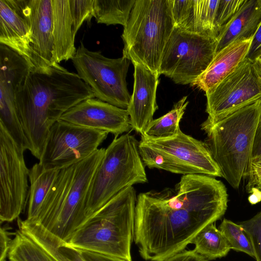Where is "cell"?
<instances>
[{"mask_svg":"<svg viewBox=\"0 0 261 261\" xmlns=\"http://www.w3.org/2000/svg\"><path fill=\"white\" fill-rule=\"evenodd\" d=\"M227 190L203 174L182 175L174 188L140 193L134 239L145 260L163 261L185 249L205 226L225 214Z\"/></svg>","mask_w":261,"mask_h":261,"instance_id":"obj_1","label":"cell"},{"mask_svg":"<svg viewBox=\"0 0 261 261\" xmlns=\"http://www.w3.org/2000/svg\"><path fill=\"white\" fill-rule=\"evenodd\" d=\"M94 97L77 73L58 63L32 70L17 92L16 105L32 155L40 160L52 125L72 107Z\"/></svg>","mask_w":261,"mask_h":261,"instance_id":"obj_2","label":"cell"},{"mask_svg":"<svg viewBox=\"0 0 261 261\" xmlns=\"http://www.w3.org/2000/svg\"><path fill=\"white\" fill-rule=\"evenodd\" d=\"M106 149L61 169L33 222L64 242L86 222V200L95 173Z\"/></svg>","mask_w":261,"mask_h":261,"instance_id":"obj_3","label":"cell"},{"mask_svg":"<svg viewBox=\"0 0 261 261\" xmlns=\"http://www.w3.org/2000/svg\"><path fill=\"white\" fill-rule=\"evenodd\" d=\"M260 110L261 99L221 118H207L201 125L222 177L235 189L248 175Z\"/></svg>","mask_w":261,"mask_h":261,"instance_id":"obj_4","label":"cell"},{"mask_svg":"<svg viewBox=\"0 0 261 261\" xmlns=\"http://www.w3.org/2000/svg\"><path fill=\"white\" fill-rule=\"evenodd\" d=\"M137 198L133 186L123 189L88 218L67 243L80 250L132 261Z\"/></svg>","mask_w":261,"mask_h":261,"instance_id":"obj_5","label":"cell"},{"mask_svg":"<svg viewBox=\"0 0 261 261\" xmlns=\"http://www.w3.org/2000/svg\"><path fill=\"white\" fill-rule=\"evenodd\" d=\"M174 28L169 0H136L121 35L122 56L158 73Z\"/></svg>","mask_w":261,"mask_h":261,"instance_id":"obj_6","label":"cell"},{"mask_svg":"<svg viewBox=\"0 0 261 261\" xmlns=\"http://www.w3.org/2000/svg\"><path fill=\"white\" fill-rule=\"evenodd\" d=\"M139 143L126 133L115 138L106 148L86 198L87 220L123 189L147 181Z\"/></svg>","mask_w":261,"mask_h":261,"instance_id":"obj_7","label":"cell"},{"mask_svg":"<svg viewBox=\"0 0 261 261\" xmlns=\"http://www.w3.org/2000/svg\"><path fill=\"white\" fill-rule=\"evenodd\" d=\"M139 150L145 166L173 173L222 177L220 170L204 142L184 134L152 140L141 139Z\"/></svg>","mask_w":261,"mask_h":261,"instance_id":"obj_8","label":"cell"},{"mask_svg":"<svg viewBox=\"0 0 261 261\" xmlns=\"http://www.w3.org/2000/svg\"><path fill=\"white\" fill-rule=\"evenodd\" d=\"M71 61L77 75L90 87L95 98L127 109L131 97L126 81L129 60L123 56L106 57L100 51L89 50L81 42Z\"/></svg>","mask_w":261,"mask_h":261,"instance_id":"obj_9","label":"cell"},{"mask_svg":"<svg viewBox=\"0 0 261 261\" xmlns=\"http://www.w3.org/2000/svg\"><path fill=\"white\" fill-rule=\"evenodd\" d=\"M216 46V40L174 26L164 48L158 73L177 84H191L212 61Z\"/></svg>","mask_w":261,"mask_h":261,"instance_id":"obj_10","label":"cell"},{"mask_svg":"<svg viewBox=\"0 0 261 261\" xmlns=\"http://www.w3.org/2000/svg\"><path fill=\"white\" fill-rule=\"evenodd\" d=\"M24 150L0 124V221L12 222L24 211L29 195Z\"/></svg>","mask_w":261,"mask_h":261,"instance_id":"obj_11","label":"cell"},{"mask_svg":"<svg viewBox=\"0 0 261 261\" xmlns=\"http://www.w3.org/2000/svg\"><path fill=\"white\" fill-rule=\"evenodd\" d=\"M207 119L216 120L261 99V68L246 58L229 75L205 92Z\"/></svg>","mask_w":261,"mask_h":261,"instance_id":"obj_12","label":"cell"},{"mask_svg":"<svg viewBox=\"0 0 261 261\" xmlns=\"http://www.w3.org/2000/svg\"><path fill=\"white\" fill-rule=\"evenodd\" d=\"M108 134L59 119L49 129L39 163L58 169L77 163L96 151Z\"/></svg>","mask_w":261,"mask_h":261,"instance_id":"obj_13","label":"cell"},{"mask_svg":"<svg viewBox=\"0 0 261 261\" xmlns=\"http://www.w3.org/2000/svg\"><path fill=\"white\" fill-rule=\"evenodd\" d=\"M32 67L22 57L0 44V124L23 150L29 146L17 114L16 97Z\"/></svg>","mask_w":261,"mask_h":261,"instance_id":"obj_14","label":"cell"},{"mask_svg":"<svg viewBox=\"0 0 261 261\" xmlns=\"http://www.w3.org/2000/svg\"><path fill=\"white\" fill-rule=\"evenodd\" d=\"M27 21L31 37L33 69L56 63L53 34L51 0H8Z\"/></svg>","mask_w":261,"mask_h":261,"instance_id":"obj_15","label":"cell"},{"mask_svg":"<svg viewBox=\"0 0 261 261\" xmlns=\"http://www.w3.org/2000/svg\"><path fill=\"white\" fill-rule=\"evenodd\" d=\"M93 0H51L54 58L58 64L76 53L75 36L85 21L92 18Z\"/></svg>","mask_w":261,"mask_h":261,"instance_id":"obj_16","label":"cell"},{"mask_svg":"<svg viewBox=\"0 0 261 261\" xmlns=\"http://www.w3.org/2000/svg\"><path fill=\"white\" fill-rule=\"evenodd\" d=\"M60 120L111 133L115 138L132 129L126 109L118 108L95 97L84 100L72 107Z\"/></svg>","mask_w":261,"mask_h":261,"instance_id":"obj_17","label":"cell"},{"mask_svg":"<svg viewBox=\"0 0 261 261\" xmlns=\"http://www.w3.org/2000/svg\"><path fill=\"white\" fill-rule=\"evenodd\" d=\"M132 63L134 89L126 110L132 128L142 135L158 109L156 95L160 75L140 63Z\"/></svg>","mask_w":261,"mask_h":261,"instance_id":"obj_18","label":"cell"},{"mask_svg":"<svg viewBox=\"0 0 261 261\" xmlns=\"http://www.w3.org/2000/svg\"><path fill=\"white\" fill-rule=\"evenodd\" d=\"M174 26L213 40L219 32L216 16L219 0H169Z\"/></svg>","mask_w":261,"mask_h":261,"instance_id":"obj_19","label":"cell"},{"mask_svg":"<svg viewBox=\"0 0 261 261\" xmlns=\"http://www.w3.org/2000/svg\"><path fill=\"white\" fill-rule=\"evenodd\" d=\"M252 39L234 42L216 54L207 69L190 85L205 92L216 87L246 58Z\"/></svg>","mask_w":261,"mask_h":261,"instance_id":"obj_20","label":"cell"},{"mask_svg":"<svg viewBox=\"0 0 261 261\" xmlns=\"http://www.w3.org/2000/svg\"><path fill=\"white\" fill-rule=\"evenodd\" d=\"M260 23L261 0H245L220 32L216 39L215 55L234 42L252 39Z\"/></svg>","mask_w":261,"mask_h":261,"instance_id":"obj_21","label":"cell"},{"mask_svg":"<svg viewBox=\"0 0 261 261\" xmlns=\"http://www.w3.org/2000/svg\"><path fill=\"white\" fill-rule=\"evenodd\" d=\"M0 44L22 57L32 67L31 37L29 25L8 0H0Z\"/></svg>","mask_w":261,"mask_h":261,"instance_id":"obj_22","label":"cell"},{"mask_svg":"<svg viewBox=\"0 0 261 261\" xmlns=\"http://www.w3.org/2000/svg\"><path fill=\"white\" fill-rule=\"evenodd\" d=\"M19 229L29 236L55 261H87L75 248L47 231L41 225L18 219Z\"/></svg>","mask_w":261,"mask_h":261,"instance_id":"obj_23","label":"cell"},{"mask_svg":"<svg viewBox=\"0 0 261 261\" xmlns=\"http://www.w3.org/2000/svg\"><path fill=\"white\" fill-rule=\"evenodd\" d=\"M60 170L45 168L39 162L35 164L29 169L30 187L26 221L33 223L37 219L42 203L55 182Z\"/></svg>","mask_w":261,"mask_h":261,"instance_id":"obj_24","label":"cell"},{"mask_svg":"<svg viewBox=\"0 0 261 261\" xmlns=\"http://www.w3.org/2000/svg\"><path fill=\"white\" fill-rule=\"evenodd\" d=\"M187 96H184L176 102L172 109L163 116L149 123L141 138L157 140L175 137L179 130V122L189 103Z\"/></svg>","mask_w":261,"mask_h":261,"instance_id":"obj_25","label":"cell"},{"mask_svg":"<svg viewBox=\"0 0 261 261\" xmlns=\"http://www.w3.org/2000/svg\"><path fill=\"white\" fill-rule=\"evenodd\" d=\"M136 0H93L92 17L107 25H126Z\"/></svg>","mask_w":261,"mask_h":261,"instance_id":"obj_26","label":"cell"},{"mask_svg":"<svg viewBox=\"0 0 261 261\" xmlns=\"http://www.w3.org/2000/svg\"><path fill=\"white\" fill-rule=\"evenodd\" d=\"M194 250L208 260L225 256L230 247L222 232L214 223L205 226L193 239Z\"/></svg>","mask_w":261,"mask_h":261,"instance_id":"obj_27","label":"cell"},{"mask_svg":"<svg viewBox=\"0 0 261 261\" xmlns=\"http://www.w3.org/2000/svg\"><path fill=\"white\" fill-rule=\"evenodd\" d=\"M8 258L9 261H55L29 236L16 231L12 239Z\"/></svg>","mask_w":261,"mask_h":261,"instance_id":"obj_28","label":"cell"},{"mask_svg":"<svg viewBox=\"0 0 261 261\" xmlns=\"http://www.w3.org/2000/svg\"><path fill=\"white\" fill-rule=\"evenodd\" d=\"M219 228L226 238L230 249L243 252L254 258L250 241L240 224L224 219Z\"/></svg>","mask_w":261,"mask_h":261,"instance_id":"obj_29","label":"cell"},{"mask_svg":"<svg viewBox=\"0 0 261 261\" xmlns=\"http://www.w3.org/2000/svg\"><path fill=\"white\" fill-rule=\"evenodd\" d=\"M253 247L254 258L261 261V211L252 218L240 223Z\"/></svg>","mask_w":261,"mask_h":261,"instance_id":"obj_30","label":"cell"},{"mask_svg":"<svg viewBox=\"0 0 261 261\" xmlns=\"http://www.w3.org/2000/svg\"><path fill=\"white\" fill-rule=\"evenodd\" d=\"M245 1L219 0L216 16V25L219 33L236 14Z\"/></svg>","mask_w":261,"mask_h":261,"instance_id":"obj_31","label":"cell"},{"mask_svg":"<svg viewBox=\"0 0 261 261\" xmlns=\"http://www.w3.org/2000/svg\"><path fill=\"white\" fill-rule=\"evenodd\" d=\"M247 177L246 191L248 193L261 189V160L250 162Z\"/></svg>","mask_w":261,"mask_h":261,"instance_id":"obj_32","label":"cell"},{"mask_svg":"<svg viewBox=\"0 0 261 261\" xmlns=\"http://www.w3.org/2000/svg\"><path fill=\"white\" fill-rule=\"evenodd\" d=\"M261 160V110L255 128L250 162Z\"/></svg>","mask_w":261,"mask_h":261,"instance_id":"obj_33","label":"cell"},{"mask_svg":"<svg viewBox=\"0 0 261 261\" xmlns=\"http://www.w3.org/2000/svg\"><path fill=\"white\" fill-rule=\"evenodd\" d=\"M163 261H207V259L194 249L184 250Z\"/></svg>","mask_w":261,"mask_h":261,"instance_id":"obj_34","label":"cell"},{"mask_svg":"<svg viewBox=\"0 0 261 261\" xmlns=\"http://www.w3.org/2000/svg\"><path fill=\"white\" fill-rule=\"evenodd\" d=\"M12 239L8 229L1 227L0 230V261H6Z\"/></svg>","mask_w":261,"mask_h":261,"instance_id":"obj_35","label":"cell"},{"mask_svg":"<svg viewBox=\"0 0 261 261\" xmlns=\"http://www.w3.org/2000/svg\"><path fill=\"white\" fill-rule=\"evenodd\" d=\"M261 55V23L254 36L246 58L255 60Z\"/></svg>","mask_w":261,"mask_h":261,"instance_id":"obj_36","label":"cell"},{"mask_svg":"<svg viewBox=\"0 0 261 261\" xmlns=\"http://www.w3.org/2000/svg\"><path fill=\"white\" fill-rule=\"evenodd\" d=\"M80 250L87 261H129L119 257L108 256L85 250Z\"/></svg>","mask_w":261,"mask_h":261,"instance_id":"obj_37","label":"cell"},{"mask_svg":"<svg viewBox=\"0 0 261 261\" xmlns=\"http://www.w3.org/2000/svg\"><path fill=\"white\" fill-rule=\"evenodd\" d=\"M255 60L257 62L261 68V55H259Z\"/></svg>","mask_w":261,"mask_h":261,"instance_id":"obj_38","label":"cell"},{"mask_svg":"<svg viewBox=\"0 0 261 261\" xmlns=\"http://www.w3.org/2000/svg\"><path fill=\"white\" fill-rule=\"evenodd\" d=\"M258 190V191L260 192H261V189H259V190Z\"/></svg>","mask_w":261,"mask_h":261,"instance_id":"obj_39","label":"cell"}]
</instances>
